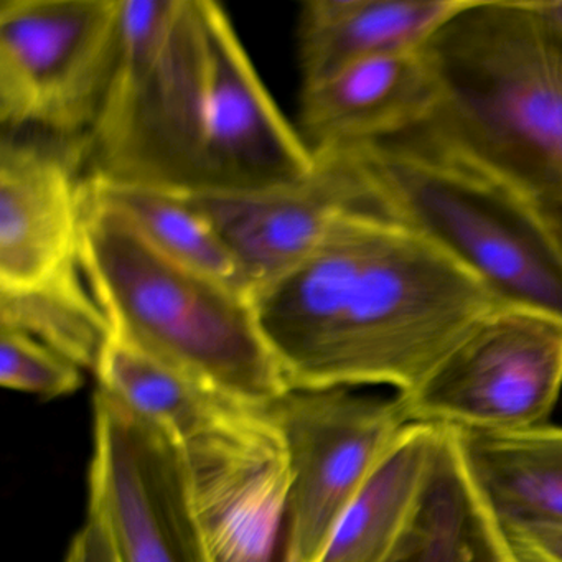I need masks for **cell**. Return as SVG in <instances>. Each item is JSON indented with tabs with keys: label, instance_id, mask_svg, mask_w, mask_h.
<instances>
[{
	"label": "cell",
	"instance_id": "obj_1",
	"mask_svg": "<svg viewBox=\"0 0 562 562\" xmlns=\"http://www.w3.org/2000/svg\"><path fill=\"white\" fill-rule=\"evenodd\" d=\"M252 308L289 387L416 390L503 304L423 233L357 210Z\"/></svg>",
	"mask_w": 562,
	"mask_h": 562
},
{
	"label": "cell",
	"instance_id": "obj_2",
	"mask_svg": "<svg viewBox=\"0 0 562 562\" xmlns=\"http://www.w3.org/2000/svg\"><path fill=\"white\" fill-rule=\"evenodd\" d=\"M424 50L440 94L417 127L539 200H562V34L528 0H465Z\"/></svg>",
	"mask_w": 562,
	"mask_h": 562
},
{
	"label": "cell",
	"instance_id": "obj_3",
	"mask_svg": "<svg viewBox=\"0 0 562 562\" xmlns=\"http://www.w3.org/2000/svg\"><path fill=\"white\" fill-rule=\"evenodd\" d=\"M80 258L124 340L243 406H266L289 390L249 295L173 261L88 190Z\"/></svg>",
	"mask_w": 562,
	"mask_h": 562
},
{
	"label": "cell",
	"instance_id": "obj_4",
	"mask_svg": "<svg viewBox=\"0 0 562 562\" xmlns=\"http://www.w3.org/2000/svg\"><path fill=\"white\" fill-rule=\"evenodd\" d=\"M347 150L376 212L432 239L503 304L562 318V239L536 196L420 130Z\"/></svg>",
	"mask_w": 562,
	"mask_h": 562
},
{
	"label": "cell",
	"instance_id": "obj_5",
	"mask_svg": "<svg viewBox=\"0 0 562 562\" xmlns=\"http://www.w3.org/2000/svg\"><path fill=\"white\" fill-rule=\"evenodd\" d=\"M212 0H121L120 48L90 133V177L202 190L212 114Z\"/></svg>",
	"mask_w": 562,
	"mask_h": 562
},
{
	"label": "cell",
	"instance_id": "obj_6",
	"mask_svg": "<svg viewBox=\"0 0 562 562\" xmlns=\"http://www.w3.org/2000/svg\"><path fill=\"white\" fill-rule=\"evenodd\" d=\"M121 0L0 2V124L90 133L120 48Z\"/></svg>",
	"mask_w": 562,
	"mask_h": 562
},
{
	"label": "cell",
	"instance_id": "obj_7",
	"mask_svg": "<svg viewBox=\"0 0 562 562\" xmlns=\"http://www.w3.org/2000/svg\"><path fill=\"white\" fill-rule=\"evenodd\" d=\"M561 393L562 318L499 305L396 396L407 423L505 432L548 423Z\"/></svg>",
	"mask_w": 562,
	"mask_h": 562
},
{
	"label": "cell",
	"instance_id": "obj_8",
	"mask_svg": "<svg viewBox=\"0 0 562 562\" xmlns=\"http://www.w3.org/2000/svg\"><path fill=\"white\" fill-rule=\"evenodd\" d=\"M291 463L281 562H321L341 516L406 426L393 397L358 387H289L266 404Z\"/></svg>",
	"mask_w": 562,
	"mask_h": 562
},
{
	"label": "cell",
	"instance_id": "obj_9",
	"mask_svg": "<svg viewBox=\"0 0 562 562\" xmlns=\"http://www.w3.org/2000/svg\"><path fill=\"white\" fill-rule=\"evenodd\" d=\"M179 447L205 562H281L291 463L265 406L235 407Z\"/></svg>",
	"mask_w": 562,
	"mask_h": 562
},
{
	"label": "cell",
	"instance_id": "obj_10",
	"mask_svg": "<svg viewBox=\"0 0 562 562\" xmlns=\"http://www.w3.org/2000/svg\"><path fill=\"white\" fill-rule=\"evenodd\" d=\"M90 509L106 519L123 562H205L179 443L101 387L94 394Z\"/></svg>",
	"mask_w": 562,
	"mask_h": 562
},
{
	"label": "cell",
	"instance_id": "obj_11",
	"mask_svg": "<svg viewBox=\"0 0 562 562\" xmlns=\"http://www.w3.org/2000/svg\"><path fill=\"white\" fill-rule=\"evenodd\" d=\"M85 139L42 146L4 133L0 143V289L81 278L87 177Z\"/></svg>",
	"mask_w": 562,
	"mask_h": 562
},
{
	"label": "cell",
	"instance_id": "obj_12",
	"mask_svg": "<svg viewBox=\"0 0 562 562\" xmlns=\"http://www.w3.org/2000/svg\"><path fill=\"white\" fill-rule=\"evenodd\" d=\"M212 114L195 195L284 189L314 169V156L269 94L222 5L210 2Z\"/></svg>",
	"mask_w": 562,
	"mask_h": 562
},
{
	"label": "cell",
	"instance_id": "obj_13",
	"mask_svg": "<svg viewBox=\"0 0 562 562\" xmlns=\"http://www.w3.org/2000/svg\"><path fill=\"white\" fill-rule=\"evenodd\" d=\"M312 156V172L284 189L186 195L218 229L238 259L251 297L308 258L345 215L357 210L373 212L347 149Z\"/></svg>",
	"mask_w": 562,
	"mask_h": 562
},
{
	"label": "cell",
	"instance_id": "obj_14",
	"mask_svg": "<svg viewBox=\"0 0 562 562\" xmlns=\"http://www.w3.org/2000/svg\"><path fill=\"white\" fill-rule=\"evenodd\" d=\"M439 94L424 47L364 58L302 85L297 131L312 154L391 139L423 126Z\"/></svg>",
	"mask_w": 562,
	"mask_h": 562
},
{
	"label": "cell",
	"instance_id": "obj_15",
	"mask_svg": "<svg viewBox=\"0 0 562 562\" xmlns=\"http://www.w3.org/2000/svg\"><path fill=\"white\" fill-rule=\"evenodd\" d=\"M376 562H519L470 472L459 430L442 426L416 508Z\"/></svg>",
	"mask_w": 562,
	"mask_h": 562
},
{
	"label": "cell",
	"instance_id": "obj_16",
	"mask_svg": "<svg viewBox=\"0 0 562 562\" xmlns=\"http://www.w3.org/2000/svg\"><path fill=\"white\" fill-rule=\"evenodd\" d=\"M465 0H307L299 14L302 85L364 58L417 50Z\"/></svg>",
	"mask_w": 562,
	"mask_h": 562
},
{
	"label": "cell",
	"instance_id": "obj_17",
	"mask_svg": "<svg viewBox=\"0 0 562 562\" xmlns=\"http://www.w3.org/2000/svg\"><path fill=\"white\" fill-rule=\"evenodd\" d=\"M459 432L470 472L506 531L562 528V426Z\"/></svg>",
	"mask_w": 562,
	"mask_h": 562
},
{
	"label": "cell",
	"instance_id": "obj_18",
	"mask_svg": "<svg viewBox=\"0 0 562 562\" xmlns=\"http://www.w3.org/2000/svg\"><path fill=\"white\" fill-rule=\"evenodd\" d=\"M442 426L407 423L341 516L321 562H376L416 508Z\"/></svg>",
	"mask_w": 562,
	"mask_h": 562
},
{
	"label": "cell",
	"instance_id": "obj_19",
	"mask_svg": "<svg viewBox=\"0 0 562 562\" xmlns=\"http://www.w3.org/2000/svg\"><path fill=\"white\" fill-rule=\"evenodd\" d=\"M91 200L123 215L173 261L251 297L248 278L218 229L180 193L87 176Z\"/></svg>",
	"mask_w": 562,
	"mask_h": 562
},
{
	"label": "cell",
	"instance_id": "obj_20",
	"mask_svg": "<svg viewBox=\"0 0 562 562\" xmlns=\"http://www.w3.org/2000/svg\"><path fill=\"white\" fill-rule=\"evenodd\" d=\"M94 374L98 387L177 443L243 406L173 370L113 330Z\"/></svg>",
	"mask_w": 562,
	"mask_h": 562
},
{
	"label": "cell",
	"instance_id": "obj_21",
	"mask_svg": "<svg viewBox=\"0 0 562 562\" xmlns=\"http://www.w3.org/2000/svg\"><path fill=\"white\" fill-rule=\"evenodd\" d=\"M0 327L24 331L93 373L111 335L85 276L44 288L0 289Z\"/></svg>",
	"mask_w": 562,
	"mask_h": 562
},
{
	"label": "cell",
	"instance_id": "obj_22",
	"mask_svg": "<svg viewBox=\"0 0 562 562\" xmlns=\"http://www.w3.org/2000/svg\"><path fill=\"white\" fill-rule=\"evenodd\" d=\"M0 384L50 400L75 393L83 374L77 363L37 338L0 327Z\"/></svg>",
	"mask_w": 562,
	"mask_h": 562
},
{
	"label": "cell",
	"instance_id": "obj_23",
	"mask_svg": "<svg viewBox=\"0 0 562 562\" xmlns=\"http://www.w3.org/2000/svg\"><path fill=\"white\" fill-rule=\"evenodd\" d=\"M65 562H123L113 531L100 513L90 509L87 522L71 541Z\"/></svg>",
	"mask_w": 562,
	"mask_h": 562
},
{
	"label": "cell",
	"instance_id": "obj_24",
	"mask_svg": "<svg viewBox=\"0 0 562 562\" xmlns=\"http://www.w3.org/2000/svg\"><path fill=\"white\" fill-rule=\"evenodd\" d=\"M509 539L548 562H562V528L513 529Z\"/></svg>",
	"mask_w": 562,
	"mask_h": 562
},
{
	"label": "cell",
	"instance_id": "obj_25",
	"mask_svg": "<svg viewBox=\"0 0 562 562\" xmlns=\"http://www.w3.org/2000/svg\"><path fill=\"white\" fill-rule=\"evenodd\" d=\"M532 11L555 32L562 34V0H528Z\"/></svg>",
	"mask_w": 562,
	"mask_h": 562
},
{
	"label": "cell",
	"instance_id": "obj_26",
	"mask_svg": "<svg viewBox=\"0 0 562 562\" xmlns=\"http://www.w3.org/2000/svg\"><path fill=\"white\" fill-rule=\"evenodd\" d=\"M539 200V199H538ZM554 225L559 238L562 239V200H539Z\"/></svg>",
	"mask_w": 562,
	"mask_h": 562
},
{
	"label": "cell",
	"instance_id": "obj_27",
	"mask_svg": "<svg viewBox=\"0 0 562 562\" xmlns=\"http://www.w3.org/2000/svg\"><path fill=\"white\" fill-rule=\"evenodd\" d=\"M515 544V542H513ZM516 554H518L519 562H548L546 559L539 558L535 552L526 551V549L519 548L515 544Z\"/></svg>",
	"mask_w": 562,
	"mask_h": 562
}]
</instances>
